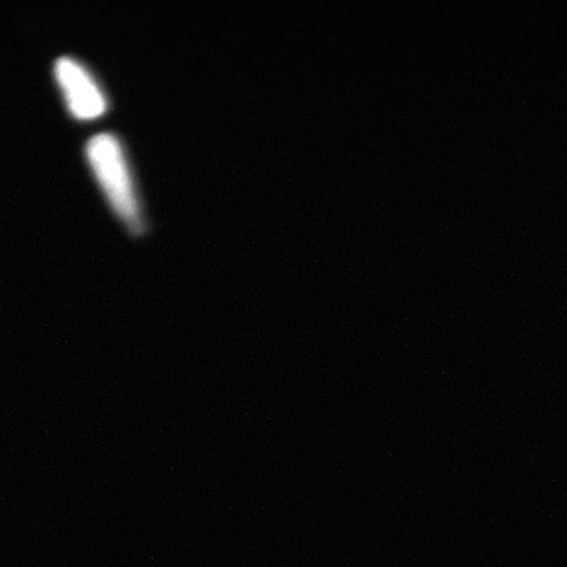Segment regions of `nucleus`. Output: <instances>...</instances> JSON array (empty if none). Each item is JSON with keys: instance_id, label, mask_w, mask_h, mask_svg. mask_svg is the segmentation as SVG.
<instances>
[{"instance_id": "f257e3e1", "label": "nucleus", "mask_w": 567, "mask_h": 567, "mask_svg": "<svg viewBox=\"0 0 567 567\" xmlns=\"http://www.w3.org/2000/svg\"><path fill=\"white\" fill-rule=\"evenodd\" d=\"M92 173L113 210L127 228H144L140 197L122 142L112 133H97L86 144Z\"/></svg>"}, {"instance_id": "f03ea898", "label": "nucleus", "mask_w": 567, "mask_h": 567, "mask_svg": "<svg viewBox=\"0 0 567 567\" xmlns=\"http://www.w3.org/2000/svg\"><path fill=\"white\" fill-rule=\"evenodd\" d=\"M54 75L68 109L75 118L90 122L106 111L104 91L89 69L73 56L63 55L54 63Z\"/></svg>"}]
</instances>
